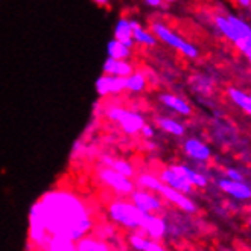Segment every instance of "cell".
Segmentation results:
<instances>
[{
	"instance_id": "obj_1",
	"label": "cell",
	"mask_w": 251,
	"mask_h": 251,
	"mask_svg": "<svg viewBox=\"0 0 251 251\" xmlns=\"http://www.w3.org/2000/svg\"><path fill=\"white\" fill-rule=\"evenodd\" d=\"M95 230L88 201L70 189H53L40 197L27 216V239L32 251H46L52 238L76 242Z\"/></svg>"
},
{
	"instance_id": "obj_2",
	"label": "cell",
	"mask_w": 251,
	"mask_h": 251,
	"mask_svg": "<svg viewBox=\"0 0 251 251\" xmlns=\"http://www.w3.org/2000/svg\"><path fill=\"white\" fill-rule=\"evenodd\" d=\"M107 216L111 224L121 227L128 231H139L143 226L146 213L137 209L129 198L119 197L108 202L107 205Z\"/></svg>"
},
{
	"instance_id": "obj_3",
	"label": "cell",
	"mask_w": 251,
	"mask_h": 251,
	"mask_svg": "<svg viewBox=\"0 0 251 251\" xmlns=\"http://www.w3.org/2000/svg\"><path fill=\"white\" fill-rule=\"evenodd\" d=\"M150 31L154 34V37L158 41L165 43L166 46H169V48H172L175 50H178L186 58H190V60H195V58H198V55H200L198 48L194 46L192 43L186 41L183 37H180L175 31H172V29L168 25H165L163 22H154V23H151Z\"/></svg>"
},
{
	"instance_id": "obj_4",
	"label": "cell",
	"mask_w": 251,
	"mask_h": 251,
	"mask_svg": "<svg viewBox=\"0 0 251 251\" xmlns=\"http://www.w3.org/2000/svg\"><path fill=\"white\" fill-rule=\"evenodd\" d=\"M105 114L110 121H113L116 125H119L121 129L128 136L139 134L142 126L146 124L145 117L140 113L126 110L124 107H108Z\"/></svg>"
},
{
	"instance_id": "obj_5",
	"label": "cell",
	"mask_w": 251,
	"mask_h": 251,
	"mask_svg": "<svg viewBox=\"0 0 251 251\" xmlns=\"http://www.w3.org/2000/svg\"><path fill=\"white\" fill-rule=\"evenodd\" d=\"M98 181L104 184L107 189L113 190V194H116L117 197L124 198H128L131 192L136 189V183L132 181V178H128V176L116 172L108 166H102L98 171Z\"/></svg>"
},
{
	"instance_id": "obj_6",
	"label": "cell",
	"mask_w": 251,
	"mask_h": 251,
	"mask_svg": "<svg viewBox=\"0 0 251 251\" xmlns=\"http://www.w3.org/2000/svg\"><path fill=\"white\" fill-rule=\"evenodd\" d=\"M128 198L137 209H140L145 213H160L165 205V201L161 200L158 194L142 187H136Z\"/></svg>"
},
{
	"instance_id": "obj_7",
	"label": "cell",
	"mask_w": 251,
	"mask_h": 251,
	"mask_svg": "<svg viewBox=\"0 0 251 251\" xmlns=\"http://www.w3.org/2000/svg\"><path fill=\"white\" fill-rule=\"evenodd\" d=\"M157 194L161 197L163 201H168L169 204L175 205V207H178L180 210L186 213H195L198 210L195 201H192L186 194H181V192L175 190L166 184H161L160 189L157 190Z\"/></svg>"
},
{
	"instance_id": "obj_8",
	"label": "cell",
	"mask_w": 251,
	"mask_h": 251,
	"mask_svg": "<svg viewBox=\"0 0 251 251\" xmlns=\"http://www.w3.org/2000/svg\"><path fill=\"white\" fill-rule=\"evenodd\" d=\"M96 93L100 98H105L110 95H119L126 92V81L122 76H113V75H102L96 79L95 84Z\"/></svg>"
},
{
	"instance_id": "obj_9",
	"label": "cell",
	"mask_w": 251,
	"mask_h": 251,
	"mask_svg": "<svg viewBox=\"0 0 251 251\" xmlns=\"http://www.w3.org/2000/svg\"><path fill=\"white\" fill-rule=\"evenodd\" d=\"M139 231L154 241H161L168 233V224L163 218L158 216V213H146L143 226Z\"/></svg>"
},
{
	"instance_id": "obj_10",
	"label": "cell",
	"mask_w": 251,
	"mask_h": 251,
	"mask_svg": "<svg viewBox=\"0 0 251 251\" xmlns=\"http://www.w3.org/2000/svg\"><path fill=\"white\" fill-rule=\"evenodd\" d=\"M158 178L161 180V183H163V184L181 192V194H186V195H190L192 192H194V189H195L184 178V176H181L178 172H175L171 166H168V168H165L163 171H161L160 175H158Z\"/></svg>"
},
{
	"instance_id": "obj_11",
	"label": "cell",
	"mask_w": 251,
	"mask_h": 251,
	"mask_svg": "<svg viewBox=\"0 0 251 251\" xmlns=\"http://www.w3.org/2000/svg\"><path fill=\"white\" fill-rule=\"evenodd\" d=\"M218 187L234 200L239 201L251 200V187L245 181H233L228 178H223L218 181Z\"/></svg>"
},
{
	"instance_id": "obj_12",
	"label": "cell",
	"mask_w": 251,
	"mask_h": 251,
	"mask_svg": "<svg viewBox=\"0 0 251 251\" xmlns=\"http://www.w3.org/2000/svg\"><path fill=\"white\" fill-rule=\"evenodd\" d=\"M183 150H184V154L189 158L195 160V161H207L212 157L210 148L204 142H201V140H198L195 137L187 139L184 142V145H183Z\"/></svg>"
},
{
	"instance_id": "obj_13",
	"label": "cell",
	"mask_w": 251,
	"mask_h": 251,
	"mask_svg": "<svg viewBox=\"0 0 251 251\" xmlns=\"http://www.w3.org/2000/svg\"><path fill=\"white\" fill-rule=\"evenodd\" d=\"M128 244L136 251H166V248L160 244V241L148 238L140 231H131V234L128 236Z\"/></svg>"
},
{
	"instance_id": "obj_14",
	"label": "cell",
	"mask_w": 251,
	"mask_h": 251,
	"mask_svg": "<svg viewBox=\"0 0 251 251\" xmlns=\"http://www.w3.org/2000/svg\"><path fill=\"white\" fill-rule=\"evenodd\" d=\"M113 38L124 43L125 46L134 49V40H132V27H131V20L128 17H119L114 25L113 29Z\"/></svg>"
},
{
	"instance_id": "obj_15",
	"label": "cell",
	"mask_w": 251,
	"mask_h": 251,
	"mask_svg": "<svg viewBox=\"0 0 251 251\" xmlns=\"http://www.w3.org/2000/svg\"><path fill=\"white\" fill-rule=\"evenodd\" d=\"M134 72V66H132L129 61H121V60H113V58H108L104 61V66H102V73L104 75H113V76H122L126 78L131 73Z\"/></svg>"
},
{
	"instance_id": "obj_16",
	"label": "cell",
	"mask_w": 251,
	"mask_h": 251,
	"mask_svg": "<svg viewBox=\"0 0 251 251\" xmlns=\"http://www.w3.org/2000/svg\"><path fill=\"white\" fill-rule=\"evenodd\" d=\"M131 20V27H132V40L136 44H140L143 48H155L158 40L154 37V34L150 29H145L137 20L129 19Z\"/></svg>"
},
{
	"instance_id": "obj_17",
	"label": "cell",
	"mask_w": 251,
	"mask_h": 251,
	"mask_svg": "<svg viewBox=\"0 0 251 251\" xmlns=\"http://www.w3.org/2000/svg\"><path fill=\"white\" fill-rule=\"evenodd\" d=\"M171 168L175 171V172H178L181 176H184V178L194 186L195 189H204V187H207L209 184V180H207V176H204L202 174L197 172L195 169H192L190 166L187 165H171Z\"/></svg>"
},
{
	"instance_id": "obj_18",
	"label": "cell",
	"mask_w": 251,
	"mask_h": 251,
	"mask_svg": "<svg viewBox=\"0 0 251 251\" xmlns=\"http://www.w3.org/2000/svg\"><path fill=\"white\" fill-rule=\"evenodd\" d=\"M158 100L163 104L165 107L174 110L175 113H178L181 116H190L192 114V108L190 105L187 104V102L180 98V96H176V95H172V93H161L158 96Z\"/></svg>"
},
{
	"instance_id": "obj_19",
	"label": "cell",
	"mask_w": 251,
	"mask_h": 251,
	"mask_svg": "<svg viewBox=\"0 0 251 251\" xmlns=\"http://www.w3.org/2000/svg\"><path fill=\"white\" fill-rule=\"evenodd\" d=\"M76 251H111V247L107 241L90 233L76 241Z\"/></svg>"
},
{
	"instance_id": "obj_20",
	"label": "cell",
	"mask_w": 251,
	"mask_h": 251,
	"mask_svg": "<svg viewBox=\"0 0 251 251\" xmlns=\"http://www.w3.org/2000/svg\"><path fill=\"white\" fill-rule=\"evenodd\" d=\"M102 163L104 166H108L111 169H114L116 172H119L128 178H134L136 176V168L132 163H129L125 158H111V157H104L102 158Z\"/></svg>"
},
{
	"instance_id": "obj_21",
	"label": "cell",
	"mask_w": 251,
	"mask_h": 251,
	"mask_svg": "<svg viewBox=\"0 0 251 251\" xmlns=\"http://www.w3.org/2000/svg\"><path fill=\"white\" fill-rule=\"evenodd\" d=\"M158 128L161 131L168 132L171 136H175V137H183L186 134V128L181 122L172 119V117H166V116H160L155 119Z\"/></svg>"
},
{
	"instance_id": "obj_22",
	"label": "cell",
	"mask_w": 251,
	"mask_h": 251,
	"mask_svg": "<svg viewBox=\"0 0 251 251\" xmlns=\"http://www.w3.org/2000/svg\"><path fill=\"white\" fill-rule=\"evenodd\" d=\"M215 25L216 27L221 31V34H223L224 37H227L233 44L238 43L244 35L239 34L238 29L234 27V25L228 20V17H223V16H216L215 17ZM247 38V37H245ZM250 40H251V35H250Z\"/></svg>"
},
{
	"instance_id": "obj_23",
	"label": "cell",
	"mask_w": 251,
	"mask_h": 251,
	"mask_svg": "<svg viewBox=\"0 0 251 251\" xmlns=\"http://www.w3.org/2000/svg\"><path fill=\"white\" fill-rule=\"evenodd\" d=\"M132 55V49L125 46L124 43L117 40H110L107 44V56L113 58V60H121V61H128Z\"/></svg>"
},
{
	"instance_id": "obj_24",
	"label": "cell",
	"mask_w": 251,
	"mask_h": 251,
	"mask_svg": "<svg viewBox=\"0 0 251 251\" xmlns=\"http://www.w3.org/2000/svg\"><path fill=\"white\" fill-rule=\"evenodd\" d=\"M136 178V187H142V189H146V190H151V192H155L160 189V186L163 184L161 180L158 176L152 175V174H148V172H143V174H139L134 176Z\"/></svg>"
},
{
	"instance_id": "obj_25",
	"label": "cell",
	"mask_w": 251,
	"mask_h": 251,
	"mask_svg": "<svg viewBox=\"0 0 251 251\" xmlns=\"http://www.w3.org/2000/svg\"><path fill=\"white\" fill-rule=\"evenodd\" d=\"M228 98L234 102L236 105H238L239 108H242L247 114L251 116V96L242 90H239V88H228Z\"/></svg>"
},
{
	"instance_id": "obj_26",
	"label": "cell",
	"mask_w": 251,
	"mask_h": 251,
	"mask_svg": "<svg viewBox=\"0 0 251 251\" xmlns=\"http://www.w3.org/2000/svg\"><path fill=\"white\" fill-rule=\"evenodd\" d=\"M125 81H126V92L129 93H142L148 85L146 76L142 72H136V70L129 76H126Z\"/></svg>"
},
{
	"instance_id": "obj_27",
	"label": "cell",
	"mask_w": 251,
	"mask_h": 251,
	"mask_svg": "<svg viewBox=\"0 0 251 251\" xmlns=\"http://www.w3.org/2000/svg\"><path fill=\"white\" fill-rule=\"evenodd\" d=\"M46 251H76V242L69 241L66 238H60V236H55L48 244Z\"/></svg>"
},
{
	"instance_id": "obj_28",
	"label": "cell",
	"mask_w": 251,
	"mask_h": 251,
	"mask_svg": "<svg viewBox=\"0 0 251 251\" xmlns=\"http://www.w3.org/2000/svg\"><path fill=\"white\" fill-rule=\"evenodd\" d=\"M226 178L233 180V181H244V180H245V178H244V175H242V172L238 171V169H234V168H228V169L226 171Z\"/></svg>"
},
{
	"instance_id": "obj_29",
	"label": "cell",
	"mask_w": 251,
	"mask_h": 251,
	"mask_svg": "<svg viewBox=\"0 0 251 251\" xmlns=\"http://www.w3.org/2000/svg\"><path fill=\"white\" fill-rule=\"evenodd\" d=\"M140 134H142V137H145V139H152V137L155 136V131H154V128H152L150 124H145V125L142 126V129H140Z\"/></svg>"
},
{
	"instance_id": "obj_30",
	"label": "cell",
	"mask_w": 251,
	"mask_h": 251,
	"mask_svg": "<svg viewBox=\"0 0 251 251\" xmlns=\"http://www.w3.org/2000/svg\"><path fill=\"white\" fill-rule=\"evenodd\" d=\"M145 5L151 6V8H160L161 3H163V0H143Z\"/></svg>"
},
{
	"instance_id": "obj_31",
	"label": "cell",
	"mask_w": 251,
	"mask_h": 251,
	"mask_svg": "<svg viewBox=\"0 0 251 251\" xmlns=\"http://www.w3.org/2000/svg\"><path fill=\"white\" fill-rule=\"evenodd\" d=\"M92 2L99 8H107L110 5V0H92Z\"/></svg>"
},
{
	"instance_id": "obj_32",
	"label": "cell",
	"mask_w": 251,
	"mask_h": 251,
	"mask_svg": "<svg viewBox=\"0 0 251 251\" xmlns=\"http://www.w3.org/2000/svg\"><path fill=\"white\" fill-rule=\"evenodd\" d=\"M241 6H244V8H248L250 5H251V0H236Z\"/></svg>"
},
{
	"instance_id": "obj_33",
	"label": "cell",
	"mask_w": 251,
	"mask_h": 251,
	"mask_svg": "<svg viewBox=\"0 0 251 251\" xmlns=\"http://www.w3.org/2000/svg\"><path fill=\"white\" fill-rule=\"evenodd\" d=\"M163 2H166V3H174V2H176V0H163Z\"/></svg>"
},
{
	"instance_id": "obj_34",
	"label": "cell",
	"mask_w": 251,
	"mask_h": 251,
	"mask_svg": "<svg viewBox=\"0 0 251 251\" xmlns=\"http://www.w3.org/2000/svg\"><path fill=\"white\" fill-rule=\"evenodd\" d=\"M247 58H248V61H250V64H251V53H250V55H247Z\"/></svg>"
},
{
	"instance_id": "obj_35",
	"label": "cell",
	"mask_w": 251,
	"mask_h": 251,
	"mask_svg": "<svg viewBox=\"0 0 251 251\" xmlns=\"http://www.w3.org/2000/svg\"><path fill=\"white\" fill-rule=\"evenodd\" d=\"M248 226H250V227H251V218H250V219H248Z\"/></svg>"
},
{
	"instance_id": "obj_36",
	"label": "cell",
	"mask_w": 251,
	"mask_h": 251,
	"mask_svg": "<svg viewBox=\"0 0 251 251\" xmlns=\"http://www.w3.org/2000/svg\"><path fill=\"white\" fill-rule=\"evenodd\" d=\"M250 96H251V95H250Z\"/></svg>"
}]
</instances>
